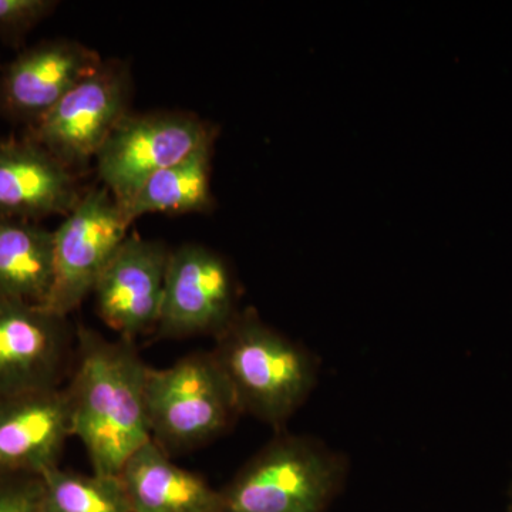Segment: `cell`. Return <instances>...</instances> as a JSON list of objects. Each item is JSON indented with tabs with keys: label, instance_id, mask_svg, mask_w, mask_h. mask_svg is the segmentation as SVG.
I'll return each instance as SVG.
<instances>
[{
	"label": "cell",
	"instance_id": "obj_6",
	"mask_svg": "<svg viewBox=\"0 0 512 512\" xmlns=\"http://www.w3.org/2000/svg\"><path fill=\"white\" fill-rule=\"evenodd\" d=\"M215 136L217 128L188 111H130L94 160L97 178L123 207L148 178Z\"/></svg>",
	"mask_w": 512,
	"mask_h": 512
},
{
	"label": "cell",
	"instance_id": "obj_5",
	"mask_svg": "<svg viewBox=\"0 0 512 512\" xmlns=\"http://www.w3.org/2000/svg\"><path fill=\"white\" fill-rule=\"evenodd\" d=\"M130 64L104 60L96 72L70 90L45 117L26 128L25 137L63 165L82 173L96 160L114 128L130 113Z\"/></svg>",
	"mask_w": 512,
	"mask_h": 512
},
{
	"label": "cell",
	"instance_id": "obj_11",
	"mask_svg": "<svg viewBox=\"0 0 512 512\" xmlns=\"http://www.w3.org/2000/svg\"><path fill=\"white\" fill-rule=\"evenodd\" d=\"M99 53L72 39H49L0 69V119L33 126L103 64Z\"/></svg>",
	"mask_w": 512,
	"mask_h": 512
},
{
	"label": "cell",
	"instance_id": "obj_9",
	"mask_svg": "<svg viewBox=\"0 0 512 512\" xmlns=\"http://www.w3.org/2000/svg\"><path fill=\"white\" fill-rule=\"evenodd\" d=\"M74 338L69 318L0 295V394L60 389Z\"/></svg>",
	"mask_w": 512,
	"mask_h": 512
},
{
	"label": "cell",
	"instance_id": "obj_10",
	"mask_svg": "<svg viewBox=\"0 0 512 512\" xmlns=\"http://www.w3.org/2000/svg\"><path fill=\"white\" fill-rule=\"evenodd\" d=\"M171 249L163 241L128 234L93 289L100 319L121 339L156 332Z\"/></svg>",
	"mask_w": 512,
	"mask_h": 512
},
{
	"label": "cell",
	"instance_id": "obj_3",
	"mask_svg": "<svg viewBox=\"0 0 512 512\" xmlns=\"http://www.w3.org/2000/svg\"><path fill=\"white\" fill-rule=\"evenodd\" d=\"M146 413L151 441L170 457L217 439L241 414L211 352L191 353L164 369L148 366Z\"/></svg>",
	"mask_w": 512,
	"mask_h": 512
},
{
	"label": "cell",
	"instance_id": "obj_7",
	"mask_svg": "<svg viewBox=\"0 0 512 512\" xmlns=\"http://www.w3.org/2000/svg\"><path fill=\"white\" fill-rule=\"evenodd\" d=\"M131 224L113 194L92 185L55 229V279L45 308L69 318L128 237Z\"/></svg>",
	"mask_w": 512,
	"mask_h": 512
},
{
	"label": "cell",
	"instance_id": "obj_20",
	"mask_svg": "<svg viewBox=\"0 0 512 512\" xmlns=\"http://www.w3.org/2000/svg\"><path fill=\"white\" fill-rule=\"evenodd\" d=\"M508 512H512V498H511L510 510H508Z\"/></svg>",
	"mask_w": 512,
	"mask_h": 512
},
{
	"label": "cell",
	"instance_id": "obj_12",
	"mask_svg": "<svg viewBox=\"0 0 512 512\" xmlns=\"http://www.w3.org/2000/svg\"><path fill=\"white\" fill-rule=\"evenodd\" d=\"M73 437L64 387L0 394V477H40L59 467Z\"/></svg>",
	"mask_w": 512,
	"mask_h": 512
},
{
	"label": "cell",
	"instance_id": "obj_17",
	"mask_svg": "<svg viewBox=\"0 0 512 512\" xmlns=\"http://www.w3.org/2000/svg\"><path fill=\"white\" fill-rule=\"evenodd\" d=\"M43 512H131L119 477L52 468L40 476Z\"/></svg>",
	"mask_w": 512,
	"mask_h": 512
},
{
	"label": "cell",
	"instance_id": "obj_2",
	"mask_svg": "<svg viewBox=\"0 0 512 512\" xmlns=\"http://www.w3.org/2000/svg\"><path fill=\"white\" fill-rule=\"evenodd\" d=\"M212 356L234 392L239 412L281 426L303 403L315 382L312 360L247 309L215 338Z\"/></svg>",
	"mask_w": 512,
	"mask_h": 512
},
{
	"label": "cell",
	"instance_id": "obj_16",
	"mask_svg": "<svg viewBox=\"0 0 512 512\" xmlns=\"http://www.w3.org/2000/svg\"><path fill=\"white\" fill-rule=\"evenodd\" d=\"M217 136L205 141L194 153L171 167L158 171L141 185L123 205L127 221L133 224L146 214H194L214 208L211 167Z\"/></svg>",
	"mask_w": 512,
	"mask_h": 512
},
{
	"label": "cell",
	"instance_id": "obj_18",
	"mask_svg": "<svg viewBox=\"0 0 512 512\" xmlns=\"http://www.w3.org/2000/svg\"><path fill=\"white\" fill-rule=\"evenodd\" d=\"M59 6L55 0H0V39L18 43Z\"/></svg>",
	"mask_w": 512,
	"mask_h": 512
},
{
	"label": "cell",
	"instance_id": "obj_1",
	"mask_svg": "<svg viewBox=\"0 0 512 512\" xmlns=\"http://www.w3.org/2000/svg\"><path fill=\"white\" fill-rule=\"evenodd\" d=\"M74 369L64 387L79 437L93 473L119 477L138 448L151 441L146 413L148 365L136 342L103 338L96 330L76 329Z\"/></svg>",
	"mask_w": 512,
	"mask_h": 512
},
{
	"label": "cell",
	"instance_id": "obj_8",
	"mask_svg": "<svg viewBox=\"0 0 512 512\" xmlns=\"http://www.w3.org/2000/svg\"><path fill=\"white\" fill-rule=\"evenodd\" d=\"M237 313L234 279L220 255L198 244L171 249L158 338H217Z\"/></svg>",
	"mask_w": 512,
	"mask_h": 512
},
{
	"label": "cell",
	"instance_id": "obj_13",
	"mask_svg": "<svg viewBox=\"0 0 512 512\" xmlns=\"http://www.w3.org/2000/svg\"><path fill=\"white\" fill-rule=\"evenodd\" d=\"M79 174L23 136L0 137V218L39 222L63 215L82 200Z\"/></svg>",
	"mask_w": 512,
	"mask_h": 512
},
{
	"label": "cell",
	"instance_id": "obj_19",
	"mask_svg": "<svg viewBox=\"0 0 512 512\" xmlns=\"http://www.w3.org/2000/svg\"><path fill=\"white\" fill-rule=\"evenodd\" d=\"M0 512H43L40 477H0Z\"/></svg>",
	"mask_w": 512,
	"mask_h": 512
},
{
	"label": "cell",
	"instance_id": "obj_15",
	"mask_svg": "<svg viewBox=\"0 0 512 512\" xmlns=\"http://www.w3.org/2000/svg\"><path fill=\"white\" fill-rule=\"evenodd\" d=\"M53 279L55 231L0 218V295L45 308Z\"/></svg>",
	"mask_w": 512,
	"mask_h": 512
},
{
	"label": "cell",
	"instance_id": "obj_4",
	"mask_svg": "<svg viewBox=\"0 0 512 512\" xmlns=\"http://www.w3.org/2000/svg\"><path fill=\"white\" fill-rule=\"evenodd\" d=\"M338 478L329 456L308 441L285 437L220 490V512H323Z\"/></svg>",
	"mask_w": 512,
	"mask_h": 512
},
{
	"label": "cell",
	"instance_id": "obj_14",
	"mask_svg": "<svg viewBox=\"0 0 512 512\" xmlns=\"http://www.w3.org/2000/svg\"><path fill=\"white\" fill-rule=\"evenodd\" d=\"M119 478L131 512H220V491L173 463L154 441L128 458Z\"/></svg>",
	"mask_w": 512,
	"mask_h": 512
}]
</instances>
